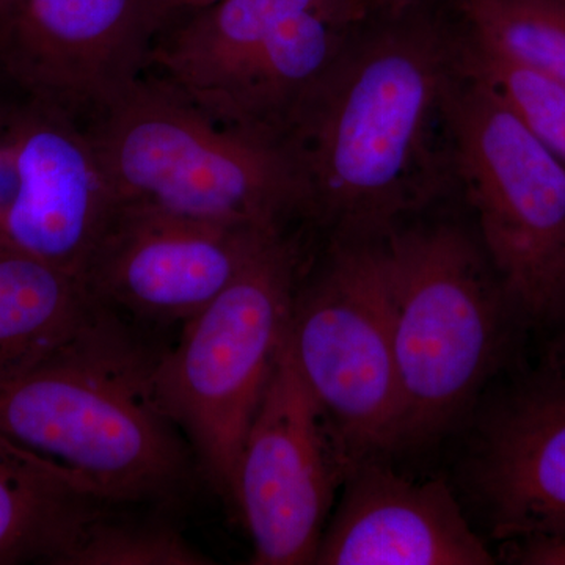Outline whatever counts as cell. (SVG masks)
<instances>
[{
	"label": "cell",
	"instance_id": "6da1fadb",
	"mask_svg": "<svg viewBox=\"0 0 565 565\" xmlns=\"http://www.w3.org/2000/svg\"><path fill=\"white\" fill-rule=\"evenodd\" d=\"M459 47L414 9L352 33L282 139L308 211L367 236L433 199L444 177L435 126L459 76Z\"/></svg>",
	"mask_w": 565,
	"mask_h": 565
},
{
	"label": "cell",
	"instance_id": "7a4b0ae2",
	"mask_svg": "<svg viewBox=\"0 0 565 565\" xmlns=\"http://www.w3.org/2000/svg\"><path fill=\"white\" fill-rule=\"evenodd\" d=\"M152 360L103 311L0 373V449L93 503L174 497L191 449L156 401Z\"/></svg>",
	"mask_w": 565,
	"mask_h": 565
},
{
	"label": "cell",
	"instance_id": "3957f363",
	"mask_svg": "<svg viewBox=\"0 0 565 565\" xmlns=\"http://www.w3.org/2000/svg\"><path fill=\"white\" fill-rule=\"evenodd\" d=\"M82 125L120 206L269 230L307 210L285 145L214 120L158 77H140Z\"/></svg>",
	"mask_w": 565,
	"mask_h": 565
},
{
	"label": "cell",
	"instance_id": "277c9868",
	"mask_svg": "<svg viewBox=\"0 0 565 565\" xmlns=\"http://www.w3.org/2000/svg\"><path fill=\"white\" fill-rule=\"evenodd\" d=\"M294 302V255L280 234L225 291L182 323L173 349L152 360L159 407L226 500L245 434L285 344Z\"/></svg>",
	"mask_w": 565,
	"mask_h": 565
},
{
	"label": "cell",
	"instance_id": "5b68a950",
	"mask_svg": "<svg viewBox=\"0 0 565 565\" xmlns=\"http://www.w3.org/2000/svg\"><path fill=\"white\" fill-rule=\"evenodd\" d=\"M403 441L437 433L473 396L497 348L500 310L475 245L438 226L381 245Z\"/></svg>",
	"mask_w": 565,
	"mask_h": 565
},
{
	"label": "cell",
	"instance_id": "8992f818",
	"mask_svg": "<svg viewBox=\"0 0 565 565\" xmlns=\"http://www.w3.org/2000/svg\"><path fill=\"white\" fill-rule=\"evenodd\" d=\"M446 125L504 291L526 313L559 315L565 303V163L460 68L446 104Z\"/></svg>",
	"mask_w": 565,
	"mask_h": 565
},
{
	"label": "cell",
	"instance_id": "52a82bcc",
	"mask_svg": "<svg viewBox=\"0 0 565 565\" xmlns=\"http://www.w3.org/2000/svg\"><path fill=\"white\" fill-rule=\"evenodd\" d=\"M288 344L327 426L364 451L403 444L381 245L334 253L326 273L296 296Z\"/></svg>",
	"mask_w": 565,
	"mask_h": 565
},
{
	"label": "cell",
	"instance_id": "ba28073f",
	"mask_svg": "<svg viewBox=\"0 0 565 565\" xmlns=\"http://www.w3.org/2000/svg\"><path fill=\"white\" fill-rule=\"evenodd\" d=\"M163 21L158 0H10L0 79L84 121L143 77Z\"/></svg>",
	"mask_w": 565,
	"mask_h": 565
},
{
	"label": "cell",
	"instance_id": "9c48e42d",
	"mask_svg": "<svg viewBox=\"0 0 565 565\" xmlns=\"http://www.w3.org/2000/svg\"><path fill=\"white\" fill-rule=\"evenodd\" d=\"M326 427L286 334L245 434L230 498L250 533L253 564H315L333 494Z\"/></svg>",
	"mask_w": 565,
	"mask_h": 565
},
{
	"label": "cell",
	"instance_id": "30bf717a",
	"mask_svg": "<svg viewBox=\"0 0 565 565\" xmlns=\"http://www.w3.org/2000/svg\"><path fill=\"white\" fill-rule=\"evenodd\" d=\"M277 236L280 230L120 206L84 281L109 311L120 308L147 321L184 323Z\"/></svg>",
	"mask_w": 565,
	"mask_h": 565
},
{
	"label": "cell",
	"instance_id": "8fae6325",
	"mask_svg": "<svg viewBox=\"0 0 565 565\" xmlns=\"http://www.w3.org/2000/svg\"><path fill=\"white\" fill-rule=\"evenodd\" d=\"M315 564L487 565L493 557L444 482L371 465L349 482Z\"/></svg>",
	"mask_w": 565,
	"mask_h": 565
},
{
	"label": "cell",
	"instance_id": "7c38bea8",
	"mask_svg": "<svg viewBox=\"0 0 565 565\" xmlns=\"http://www.w3.org/2000/svg\"><path fill=\"white\" fill-rule=\"evenodd\" d=\"M479 476L501 533L565 545V382L497 423Z\"/></svg>",
	"mask_w": 565,
	"mask_h": 565
},
{
	"label": "cell",
	"instance_id": "4fadbf2b",
	"mask_svg": "<svg viewBox=\"0 0 565 565\" xmlns=\"http://www.w3.org/2000/svg\"><path fill=\"white\" fill-rule=\"evenodd\" d=\"M307 11L370 17L363 0H218L156 40L148 68L203 106L275 29Z\"/></svg>",
	"mask_w": 565,
	"mask_h": 565
},
{
	"label": "cell",
	"instance_id": "5bb4252c",
	"mask_svg": "<svg viewBox=\"0 0 565 565\" xmlns=\"http://www.w3.org/2000/svg\"><path fill=\"white\" fill-rule=\"evenodd\" d=\"M70 121L21 96L0 102V250L32 255L68 191Z\"/></svg>",
	"mask_w": 565,
	"mask_h": 565
},
{
	"label": "cell",
	"instance_id": "9a60e30c",
	"mask_svg": "<svg viewBox=\"0 0 565 565\" xmlns=\"http://www.w3.org/2000/svg\"><path fill=\"white\" fill-rule=\"evenodd\" d=\"M103 311L77 275L0 250V373L50 351Z\"/></svg>",
	"mask_w": 565,
	"mask_h": 565
},
{
	"label": "cell",
	"instance_id": "2e32d148",
	"mask_svg": "<svg viewBox=\"0 0 565 565\" xmlns=\"http://www.w3.org/2000/svg\"><path fill=\"white\" fill-rule=\"evenodd\" d=\"M102 505L0 449V565H65L88 516Z\"/></svg>",
	"mask_w": 565,
	"mask_h": 565
},
{
	"label": "cell",
	"instance_id": "e0dca14e",
	"mask_svg": "<svg viewBox=\"0 0 565 565\" xmlns=\"http://www.w3.org/2000/svg\"><path fill=\"white\" fill-rule=\"evenodd\" d=\"M468 41L565 82V3L456 0Z\"/></svg>",
	"mask_w": 565,
	"mask_h": 565
},
{
	"label": "cell",
	"instance_id": "ac0fdd59",
	"mask_svg": "<svg viewBox=\"0 0 565 565\" xmlns=\"http://www.w3.org/2000/svg\"><path fill=\"white\" fill-rule=\"evenodd\" d=\"M459 68L481 82L509 111L565 163V82L501 57L471 41L459 47Z\"/></svg>",
	"mask_w": 565,
	"mask_h": 565
},
{
	"label": "cell",
	"instance_id": "d6986e66",
	"mask_svg": "<svg viewBox=\"0 0 565 565\" xmlns=\"http://www.w3.org/2000/svg\"><path fill=\"white\" fill-rule=\"evenodd\" d=\"M99 509V508H98ZM96 509L65 565H204L211 557L189 545L172 527L122 522Z\"/></svg>",
	"mask_w": 565,
	"mask_h": 565
},
{
	"label": "cell",
	"instance_id": "ffe728a7",
	"mask_svg": "<svg viewBox=\"0 0 565 565\" xmlns=\"http://www.w3.org/2000/svg\"><path fill=\"white\" fill-rule=\"evenodd\" d=\"M419 0H363L367 13L381 17H396L404 11L415 9Z\"/></svg>",
	"mask_w": 565,
	"mask_h": 565
},
{
	"label": "cell",
	"instance_id": "44dd1931",
	"mask_svg": "<svg viewBox=\"0 0 565 565\" xmlns=\"http://www.w3.org/2000/svg\"><path fill=\"white\" fill-rule=\"evenodd\" d=\"M218 0H158L163 18H170L172 14L185 13L192 14L195 11L207 9L214 6Z\"/></svg>",
	"mask_w": 565,
	"mask_h": 565
},
{
	"label": "cell",
	"instance_id": "7402d4cb",
	"mask_svg": "<svg viewBox=\"0 0 565 565\" xmlns=\"http://www.w3.org/2000/svg\"><path fill=\"white\" fill-rule=\"evenodd\" d=\"M561 313L565 315V303H564L563 310H561ZM564 367H565V344H564ZM563 382H565V373H564Z\"/></svg>",
	"mask_w": 565,
	"mask_h": 565
},
{
	"label": "cell",
	"instance_id": "603a6c76",
	"mask_svg": "<svg viewBox=\"0 0 565 565\" xmlns=\"http://www.w3.org/2000/svg\"><path fill=\"white\" fill-rule=\"evenodd\" d=\"M9 2H10V0H0V10H2L3 7H6L7 3H9Z\"/></svg>",
	"mask_w": 565,
	"mask_h": 565
},
{
	"label": "cell",
	"instance_id": "cb8c5ba5",
	"mask_svg": "<svg viewBox=\"0 0 565 565\" xmlns=\"http://www.w3.org/2000/svg\"><path fill=\"white\" fill-rule=\"evenodd\" d=\"M559 2H563V3H565V0H559Z\"/></svg>",
	"mask_w": 565,
	"mask_h": 565
}]
</instances>
